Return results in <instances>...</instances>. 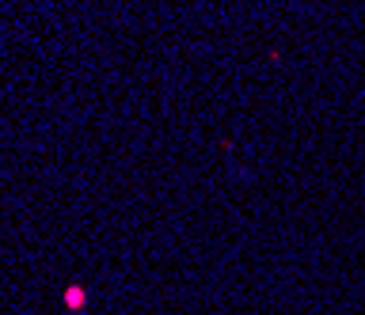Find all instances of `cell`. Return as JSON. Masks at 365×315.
Wrapping results in <instances>:
<instances>
[{
	"instance_id": "6da1fadb",
	"label": "cell",
	"mask_w": 365,
	"mask_h": 315,
	"mask_svg": "<svg viewBox=\"0 0 365 315\" xmlns=\"http://www.w3.org/2000/svg\"><path fill=\"white\" fill-rule=\"evenodd\" d=\"M61 304H65L68 311H84V308H88V289H84V285H65Z\"/></svg>"
}]
</instances>
